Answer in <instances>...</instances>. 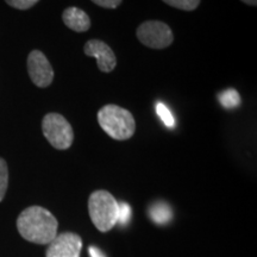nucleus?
Returning a JSON list of instances; mask_svg holds the SVG:
<instances>
[{"label": "nucleus", "mask_w": 257, "mask_h": 257, "mask_svg": "<svg viewBox=\"0 0 257 257\" xmlns=\"http://www.w3.org/2000/svg\"><path fill=\"white\" fill-rule=\"evenodd\" d=\"M240 2L244 3V4L249 5V6H256L257 5V0H240Z\"/></svg>", "instance_id": "obj_19"}, {"label": "nucleus", "mask_w": 257, "mask_h": 257, "mask_svg": "<svg viewBox=\"0 0 257 257\" xmlns=\"http://www.w3.org/2000/svg\"><path fill=\"white\" fill-rule=\"evenodd\" d=\"M218 99H219V102L221 106L227 110H232V108H236L237 106L240 104V95L236 89L230 88L225 89L218 95Z\"/></svg>", "instance_id": "obj_11"}, {"label": "nucleus", "mask_w": 257, "mask_h": 257, "mask_svg": "<svg viewBox=\"0 0 257 257\" xmlns=\"http://www.w3.org/2000/svg\"><path fill=\"white\" fill-rule=\"evenodd\" d=\"M136 35L141 43L152 49H165L174 41L169 25L160 21L144 22L137 28Z\"/></svg>", "instance_id": "obj_5"}, {"label": "nucleus", "mask_w": 257, "mask_h": 257, "mask_svg": "<svg viewBox=\"0 0 257 257\" xmlns=\"http://www.w3.org/2000/svg\"><path fill=\"white\" fill-rule=\"evenodd\" d=\"M156 112L159 114V117L161 118V120L163 121V124L166 125L167 127L169 128H174L175 127V119L173 117L172 112L165 104L162 102H157L156 105Z\"/></svg>", "instance_id": "obj_13"}, {"label": "nucleus", "mask_w": 257, "mask_h": 257, "mask_svg": "<svg viewBox=\"0 0 257 257\" xmlns=\"http://www.w3.org/2000/svg\"><path fill=\"white\" fill-rule=\"evenodd\" d=\"M9 186V168L8 163L4 159L0 157V201L5 198L6 191Z\"/></svg>", "instance_id": "obj_14"}, {"label": "nucleus", "mask_w": 257, "mask_h": 257, "mask_svg": "<svg viewBox=\"0 0 257 257\" xmlns=\"http://www.w3.org/2000/svg\"><path fill=\"white\" fill-rule=\"evenodd\" d=\"M64 25L75 32H86L91 28V18L85 11L75 6L67 8L62 14Z\"/></svg>", "instance_id": "obj_9"}, {"label": "nucleus", "mask_w": 257, "mask_h": 257, "mask_svg": "<svg viewBox=\"0 0 257 257\" xmlns=\"http://www.w3.org/2000/svg\"><path fill=\"white\" fill-rule=\"evenodd\" d=\"M88 252L89 255H91V257H106L105 253L102 252L99 248H96V246H89Z\"/></svg>", "instance_id": "obj_18"}, {"label": "nucleus", "mask_w": 257, "mask_h": 257, "mask_svg": "<svg viewBox=\"0 0 257 257\" xmlns=\"http://www.w3.org/2000/svg\"><path fill=\"white\" fill-rule=\"evenodd\" d=\"M82 249V239L74 232H63L49 243L47 257H80Z\"/></svg>", "instance_id": "obj_7"}, {"label": "nucleus", "mask_w": 257, "mask_h": 257, "mask_svg": "<svg viewBox=\"0 0 257 257\" xmlns=\"http://www.w3.org/2000/svg\"><path fill=\"white\" fill-rule=\"evenodd\" d=\"M149 217L152 218L154 223L159 225H165L172 219L173 212L172 208L166 202L159 201L152 205L149 208Z\"/></svg>", "instance_id": "obj_10"}, {"label": "nucleus", "mask_w": 257, "mask_h": 257, "mask_svg": "<svg viewBox=\"0 0 257 257\" xmlns=\"http://www.w3.org/2000/svg\"><path fill=\"white\" fill-rule=\"evenodd\" d=\"M91 2L104 9H117L123 0H91Z\"/></svg>", "instance_id": "obj_17"}, {"label": "nucleus", "mask_w": 257, "mask_h": 257, "mask_svg": "<svg viewBox=\"0 0 257 257\" xmlns=\"http://www.w3.org/2000/svg\"><path fill=\"white\" fill-rule=\"evenodd\" d=\"M131 217V207L126 202H118V217L117 223L121 226H125L128 223Z\"/></svg>", "instance_id": "obj_15"}, {"label": "nucleus", "mask_w": 257, "mask_h": 257, "mask_svg": "<svg viewBox=\"0 0 257 257\" xmlns=\"http://www.w3.org/2000/svg\"><path fill=\"white\" fill-rule=\"evenodd\" d=\"M11 8L17 10H29L36 5L40 0H5Z\"/></svg>", "instance_id": "obj_16"}, {"label": "nucleus", "mask_w": 257, "mask_h": 257, "mask_svg": "<svg viewBox=\"0 0 257 257\" xmlns=\"http://www.w3.org/2000/svg\"><path fill=\"white\" fill-rule=\"evenodd\" d=\"M83 51L87 56L95 57L98 68L102 73H111L117 66V57L108 44L99 40H89L86 42Z\"/></svg>", "instance_id": "obj_8"}, {"label": "nucleus", "mask_w": 257, "mask_h": 257, "mask_svg": "<svg viewBox=\"0 0 257 257\" xmlns=\"http://www.w3.org/2000/svg\"><path fill=\"white\" fill-rule=\"evenodd\" d=\"M100 127L115 141H126L136 131V121L133 113L118 105H105L98 111Z\"/></svg>", "instance_id": "obj_2"}, {"label": "nucleus", "mask_w": 257, "mask_h": 257, "mask_svg": "<svg viewBox=\"0 0 257 257\" xmlns=\"http://www.w3.org/2000/svg\"><path fill=\"white\" fill-rule=\"evenodd\" d=\"M42 131L50 146L57 150H67L74 142V131L62 114L51 112L42 120Z\"/></svg>", "instance_id": "obj_4"}, {"label": "nucleus", "mask_w": 257, "mask_h": 257, "mask_svg": "<svg viewBox=\"0 0 257 257\" xmlns=\"http://www.w3.org/2000/svg\"><path fill=\"white\" fill-rule=\"evenodd\" d=\"M56 218L47 208L30 206L19 214L18 232L24 239L36 244H49L57 234Z\"/></svg>", "instance_id": "obj_1"}, {"label": "nucleus", "mask_w": 257, "mask_h": 257, "mask_svg": "<svg viewBox=\"0 0 257 257\" xmlns=\"http://www.w3.org/2000/svg\"><path fill=\"white\" fill-rule=\"evenodd\" d=\"M88 213L96 229L107 232L117 224L118 201L110 192L99 189L89 195Z\"/></svg>", "instance_id": "obj_3"}, {"label": "nucleus", "mask_w": 257, "mask_h": 257, "mask_svg": "<svg viewBox=\"0 0 257 257\" xmlns=\"http://www.w3.org/2000/svg\"><path fill=\"white\" fill-rule=\"evenodd\" d=\"M28 72L37 87L46 88L54 80V69L49 60L40 50H32L28 56Z\"/></svg>", "instance_id": "obj_6"}, {"label": "nucleus", "mask_w": 257, "mask_h": 257, "mask_svg": "<svg viewBox=\"0 0 257 257\" xmlns=\"http://www.w3.org/2000/svg\"><path fill=\"white\" fill-rule=\"evenodd\" d=\"M162 2L172 8L182 10V11H193V10L198 9L201 0H162Z\"/></svg>", "instance_id": "obj_12"}]
</instances>
